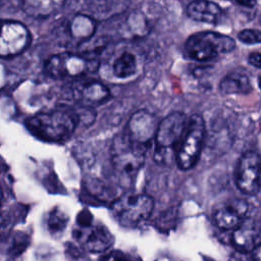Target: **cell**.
<instances>
[{"instance_id": "1", "label": "cell", "mask_w": 261, "mask_h": 261, "mask_svg": "<svg viewBox=\"0 0 261 261\" xmlns=\"http://www.w3.org/2000/svg\"><path fill=\"white\" fill-rule=\"evenodd\" d=\"M80 123L79 111L67 106L38 112L25 120L28 130L47 142H60L67 139Z\"/></svg>"}, {"instance_id": "2", "label": "cell", "mask_w": 261, "mask_h": 261, "mask_svg": "<svg viewBox=\"0 0 261 261\" xmlns=\"http://www.w3.org/2000/svg\"><path fill=\"white\" fill-rule=\"evenodd\" d=\"M111 163L121 186H129L144 165L146 146L133 141L125 133L117 135L111 145Z\"/></svg>"}, {"instance_id": "3", "label": "cell", "mask_w": 261, "mask_h": 261, "mask_svg": "<svg viewBox=\"0 0 261 261\" xmlns=\"http://www.w3.org/2000/svg\"><path fill=\"white\" fill-rule=\"evenodd\" d=\"M188 116L180 111H174L165 116L158 124L155 136L154 160L160 165H169L176 161V147L180 144L188 125Z\"/></svg>"}, {"instance_id": "4", "label": "cell", "mask_w": 261, "mask_h": 261, "mask_svg": "<svg viewBox=\"0 0 261 261\" xmlns=\"http://www.w3.org/2000/svg\"><path fill=\"white\" fill-rule=\"evenodd\" d=\"M99 60L94 56L68 52L51 55L44 64L45 72L52 79L80 77L96 71Z\"/></svg>"}, {"instance_id": "5", "label": "cell", "mask_w": 261, "mask_h": 261, "mask_svg": "<svg viewBox=\"0 0 261 261\" xmlns=\"http://www.w3.org/2000/svg\"><path fill=\"white\" fill-rule=\"evenodd\" d=\"M234 47L233 39L210 31L193 34L185 43L187 55L196 61H209L221 53L232 51Z\"/></svg>"}, {"instance_id": "6", "label": "cell", "mask_w": 261, "mask_h": 261, "mask_svg": "<svg viewBox=\"0 0 261 261\" xmlns=\"http://www.w3.org/2000/svg\"><path fill=\"white\" fill-rule=\"evenodd\" d=\"M205 138V122L201 115L193 114L190 117L187 132L179 144L176 153V164L181 170L193 168L198 162Z\"/></svg>"}, {"instance_id": "7", "label": "cell", "mask_w": 261, "mask_h": 261, "mask_svg": "<svg viewBox=\"0 0 261 261\" xmlns=\"http://www.w3.org/2000/svg\"><path fill=\"white\" fill-rule=\"evenodd\" d=\"M154 208L153 199L146 194L123 195L112 204V211L120 224L136 226L147 220Z\"/></svg>"}, {"instance_id": "8", "label": "cell", "mask_w": 261, "mask_h": 261, "mask_svg": "<svg viewBox=\"0 0 261 261\" xmlns=\"http://www.w3.org/2000/svg\"><path fill=\"white\" fill-rule=\"evenodd\" d=\"M31 42V33L23 23L16 20H2L0 37V56L2 58H10L22 53Z\"/></svg>"}, {"instance_id": "9", "label": "cell", "mask_w": 261, "mask_h": 261, "mask_svg": "<svg viewBox=\"0 0 261 261\" xmlns=\"http://www.w3.org/2000/svg\"><path fill=\"white\" fill-rule=\"evenodd\" d=\"M236 184L241 192L254 195L261 188V157L254 151H247L239 160Z\"/></svg>"}, {"instance_id": "10", "label": "cell", "mask_w": 261, "mask_h": 261, "mask_svg": "<svg viewBox=\"0 0 261 261\" xmlns=\"http://www.w3.org/2000/svg\"><path fill=\"white\" fill-rule=\"evenodd\" d=\"M77 243L89 252H104L113 244V236L101 224L80 225L73 232Z\"/></svg>"}, {"instance_id": "11", "label": "cell", "mask_w": 261, "mask_h": 261, "mask_svg": "<svg viewBox=\"0 0 261 261\" xmlns=\"http://www.w3.org/2000/svg\"><path fill=\"white\" fill-rule=\"evenodd\" d=\"M159 122L156 116L147 110H138L132 114L124 133L135 142L146 146L155 139Z\"/></svg>"}, {"instance_id": "12", "label": "cell", "mask_w": 261, "mask_h": 261, "mask_svg": "<svg viewBox=\"0 0 261 261\" xmlns=\"http://www.w3.org/2000/svg\"><path fill=\"white\" fill-rule=\"evenodd\" d=\"M67 94L71 99L82 103L86 107L102 104L110 98L109 89L97 81L73 84L68 89Z\"/></svg>"}, {"instance_id": "13", "label": "cell", "mask_w": 261, "mask_h": 261, "mask_svg": "<svg viewBox=\"0 0 261 261\" xmlns=\"http://www.w3.org/2000/svg\"><path fill=\"white\" fill-rule=\"evenodd\" d=\"M248 211V204L244 200H233L220 207L214 214L215 223L222 229H236L242 225Z\"/></svg>"}, {"instance_id": "14", "label": "cell", "mask_w": 261, "mask_h": 261, "mask_svg": "<svg viewBox=\"0 0 261 261\" xmlns=\"http://www.w3.org/2000/svg\"><path fill=\"white\" fill-rule=\"evenodd\" d=\"M188 16L195 20L205 23H217L222 14L221 8L210 0H193L187 7Z\"/></svg>"}, {"instance_id": "15", "label": "cell", "mask_w": 261, "mask_h": 261, "mask_svg": "<svg viewBox=\"0 0 261 261\" xmlns=\"http://www.w3.org/2000/svg\"><path fill=\"white\" fill-rule=\"evenodd\" d=\"M129 0H93L89 6V12L95 20H105L123 13L129 7Z\"/></svg>"}, {"instance_id": "16", "label": "cell", "mask_w": 261, "mask_h": 261, "mask_svg": "<svg viewBox=\"0 0 261 261\" xmlns=\"http://www.w3.org/2000/svg\"><path fill=\"white\" fill-rule=\"evenodd\" d=\"M65 0H19L23 12L31 17L45 18L57 13Z\"/></svg>"}, {"instance_id": "17", "label": "cell", "mask_w": 261, "mask_h": 261, "mask_svg": "<svg viewBox=\"0 0 261 261\" xmlns=\"http://www.w3.org/2000/svg\"><path fill=\"white\" fill-rule=\"evenodd\" d=\"M97 28V20L87 13H77L69 21L68 31L72 38L86 42L90 40Z\"/></svg>"}, {"instance_id": "18", "label": "cell", "mask_w": 261, "mask_h": 261, "mask_svg": "<svg viewBox=\"0 0 261 261\" xmlns=\"http://www.w3.org/2000/svg\"><path fill=\"white\" fill-rule=\"evenodd\" d=\"M219 91L224 95L248 94L251 91L249 77L242 72H230L221 80Z\"/></svg>"}, {"instance_id": "19", "label": "cell", "mask_w": 261, "mask_h": 261, "mask_svg": "<svg viewBox=\"0 0 261 261\" xmlns=\"http://www.w3.org/2000/svg\"><path fill=\"white\" fill-rule=\"evenodd\" d=\"M257 231L247 223H243L232 233V244L242 253L253 252L256 246Z\"/></svg>"}, {"instance_id": "20", "label": "cell", "mask_w": 261, "mask_h": 261, "mask_svg": "<svg viewBox=\"0 0 261 261\" xmlns=\"http://www.w3.org/2000/svg\"><path fill=\"white\" fill-rule=\"evenodd\" d=\"M112 72L118 79H127L137 72V59L129 52L121 53L113 62Z\"/></svg>"}, {"instance_id": "21", "label": "cell", "mask_w": 261, "mask_h": 261, "mask_svg": "<svg viewBox=\"0 0 261 261\" xmlns=\"http://www.w3.org/2000/svg\"><path fill=\"white\" fill-rule=\"evenodd\" d=\"M239 40L245 44L261 43V32L258 30H243L239 33Z\"/></svg>"}, {"instance_id": "22", "label": "cell", "mask_w": 261, "mask_h": 261, "mask_svg": "<svg viewBox=\"0 0 261 261\" xmlns=\"http://www.w3.org/2000/svg\"><path fill=\"white\" fill-rule=\"evenodd\" d=\"M248 59L252 65H254L258 68H261V53H256V52L251 53L249 55Z\"/></svg>"}, {"instance_id": "23", "label": "cell", "mask_w": 261, "mask_h": 261, "mask_svg": "<svg viewBox=\"0 0 261 261\" xmlns=\"http://www.w3.org/2000/svg\"><path fill=\"white\" fill-rule=\"evenodd\" d=\"M237 4L245 6V7H254L257 4V0H233Z\"/></svg>"}, {"instance_id": "24", "label": "cell", "mask_w": 261, "mask_h": 261, "mask_svg": "<svg viewBox=\"0 0 261 261\" xmlns=\"http://www.w3.org/2000/svg\"><path fill=\"white\" fill-rule=\"evenodd\" d=\"M254 261H261V244L258 245L252 252Z\"/></svg>"}, {"instance_id": "25", "label": "cell", "mask_w": 261, "mask_h": 261, "mask_svg": "<svg viewBox=\"0 0 261 261\" xmlns=\"http://www.w3.org/2000/svg\"><path fill=\"white\" fill-rule=\"evenodd\" d=\"M259 87H260V89H261V75H260V77H259Z\"/></svg>"}, {"instance_id": "26", "label": "cell", "mask_w": 261, "mask_h": 261, "mask_svg": "<svg viewBox=\"0 0 261 261\" xmlns=\"http://www.w3.org/2000/svg\"><path fill=\"white\" fill-rule=\"evenodd\" d=\"M260 24H261V17H260Z\"/></svg>"}]
</instances>
